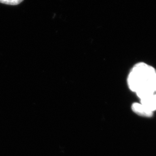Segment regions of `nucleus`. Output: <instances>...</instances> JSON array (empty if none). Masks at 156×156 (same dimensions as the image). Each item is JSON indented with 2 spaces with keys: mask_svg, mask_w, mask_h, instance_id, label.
<instances>
[{
  "mask_svg": "<svg viewBox=\"0 0 156 156\" xmlns=\"http://www.w3.org/2000/svg\"><path fill=\"white\" fill-rule=\"evenodd\" d=\"M131 108L133 111L140 116L151 117L153 115V112L148 109L141 104L135 102L132 104Z\"/></svg>",
  "mask_w": 156,
  "mask_h": 156,
  "instance_id": "nucleus-2",
  "label": "nucleus"
},
{
  "mask_svg": "<svg viewBox=\"0 0 156 156\" xmlns=\"http://www.w3.org/2000/svg\"><path fill=\"white\" fill-rule=\"evenodd\" d=\"M23 0H0V3L11 5H16L22 2Z\"/></svg>",
  "mask_w": 156,
  "mask_h": 156,
  "instance_id": "nucleus-4",
  "label": "nucleus"
},
{
  "mask_svg": "<svg viewBox=\"0 0 156 156\" xmlns=\"http://www.w3.org/2000/svg\"><path fill=\"white\" fill-rule=\"evenodd\" d=\"M140 104L151 111L156 110V93L140 99Z\"/></svg>",
  "mask_w": 156,
  "mask_h": 156,
  "instance_id": "nucleus-3",
  "label": "nucleus"
},
{
  "mask_svg": "<svg viewBox=\"0 0 156 156\" xmlns=\"http://www.w3.org/2000/svg\"><path fill=\"white\" fill-rule=\"evenodd\" d=\"M128 88L140 99L156 93V71L144 62L133 66L127 79Z\"/></svg>",
  "mask_w": 156,
  "mask_h": 156,
  "instance_id": "nucleus-1",
  "label": "nucleus"
}]
</instances>
